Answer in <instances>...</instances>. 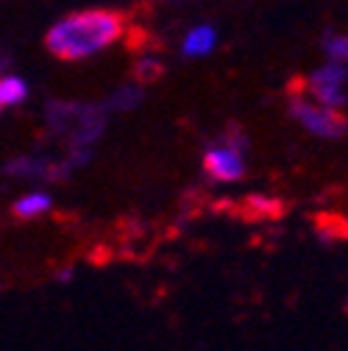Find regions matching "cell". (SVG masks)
I'll use <instances>...</instances> for the list:
<instances>
[{
  "instance_id": "cell-1",
  "label": "cell",
  "mask_w": 348,
  "mask_h": 351,
  "mask_svg": "<svg viewBox=\"0 0 348 351\" xmlns=\"http://www.w3.org/2000/svg\"><path fill=\"white\" fill-rule=\"evenodd\" d=\"M123 31L114 12H78L48 31V48L59 59H84L103 51Z\"/></svg>"
},
{
  "instance_id": "cell-2",
  "label": "cell",
  "mask_w": 348,
  "mask_h": 351,
  "mask_svg": "<svg viewBox=\"0 0 348 351\" xmlns=\"http://www.w3.org/2000/svg\"><path fill=\"white\" fill-rule=\"evenodd\" d=\"M293 112L298 114V120L307 125L310 131H315V134H326V137H332V134H340L343 131V117L337 114V112H329V109H315V106H310V104H293Z\"/></svg>"
},
{
  "instance_id": "cell-3",
  "label": "cell",
  "mask_w": 348,
  "mask_h": 351,
  "mask_svg": "<svg viewBox=\"0 0 348 351\" xmlns=\"http://www.w3.org/2000/svg\"><path fill=\"white\" fill-rule=\"evenodd\" d=\"M203 165H206V170L214 176V179H221V182L240 179L243 170H245L240 154L232 151V148H214V151H209L206 159H203Z\"/></svg>"
},
{
  "instance_id": "cell-4",
  "label": "cell",
  "mask_w": 348,
  "mask_h": 351,
  "mask_svg": "<svg viewBox=\"0 0 348 351\" xmlns=\"http://www.w3.org/2000/svg\"><path fill=\"white\" fill-rule=\"evenodd\" d=\"M343 78H345V70H343V64H332V67H326V70H321L315 78H312V93L323 101V104H329V106H337L340 104V84H343Z\"/></svg>"
},
{
  "instance_id": "cell-5",
  "label": "cell",
  "mask_w": 348,
  "mask_h": 351,
  "mask_svg": "<svg viewBox=\"0 0 348 351\" xmlns=\"http://www.w3.org/2000/svg\"><path fill=\"white\" fill-rule=\"evenodd\" d=\"M212 45H214V31H212L209 25H201V28H195V31L187 36L184 53H187V56H203V53L212 51Z\"/></svg>"
},
{
  "instance_id": "cell-6",
  "label": "cell",
  "mask_w": 348,
  "mask_h": 351,
  "mask_svg": "<svg viewBox=\"0 0 348 351\" xmlns=\"http://www.w3.org/2000/svg\"><path fill=\"white\" fill-rule=\"evenodd\" d=\"M28 95L25 90V81L20 78H0V106H14V104H23Z\"/></svg>"
},
{
  "instance_id": "cell-7",
  "label": "cell",
  "mask_w": 348,
  "mask_h": 351,
  "mask_svg": "<svg viewBox=\"0 0 348 351\" xmlns=\"http://www.w3.org/2000/svg\"><path fill=\"white\" fill-rule=\"evenodd\" d=\"M51 206V198L48 195H28V198H23L17 206H14V212L20 215V217H34V215H39V212H45Z\"/></svg>"
}]
</instances>
